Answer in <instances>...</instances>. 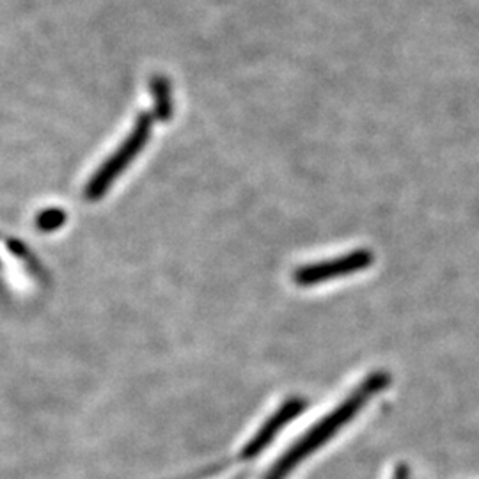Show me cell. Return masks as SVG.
Here are the masks:
<instances>
[{
	"label": "cell",
	"mask_w": 479,
	"mask_h": 479,
	"mask_svg": "<svg viewBox=\"0 0 479 479\" xmlns=\"http://www.w3.org/2000/svg\"><path fill=\"white\" fill-rule=\"evenodd\" d=\"M391 373L373 371L341 405L334 408L329 415L318 421L302 439H298L292 445V449H288L279 458V462L270 469L264 479L288 478L298 464H302L309 454L318 451L324 444L329 443L339 430H343L350 421H354V417L368 405L376 394L384 393L391 385Z\"/></svg>",
	"instance_id": "1"
},
{
	"label": "cell",
	"mask_w": 479,
	"mask_h": 479,
	"mask_svg": "<svg viewBox=\"0 0 479 479\" xmlns=\"http://www.w3.org/2000/svg\"><path fill=\"white\" fill-rule=\"evenodd\" d=\"M151 119L153 117L149 114H143L137 119V123H135L132 134L128 135V139L102 165V169L93 176V180L87 185V188H85L87 199H91V201L100 199L107 192V188L114 184V180L130 165V162L146 146L149 132H151V125H153Z\"/></svg>",
	"instance_id": "2"
},
{
	"label": "cell",
	"mask_w": 479,
	"mask_h": 479,
	"mask_svg": "<svg viewBox=\"0 0 479 479\" xmlns=\"http://www.w3.org/2000/svg\"><path fill=\"white\" fill-rule=\"evenodd\" d=\"M373 263H374V254L369 249H359L339 258L302 266L294 274V281L298 286H314L368 270Z\"/></svg>",
	"instance_id": "3"
},
{
	"label": "cell",
	"mask_w": 479,
	"mask_h": 479,
	"mask_svg": "<svg viewBox=\"0 0 479 479\" xmlns=\"http://www.w3.org/2000/svg\"><path fill=\"white\" fill-rule=\"evenodd\" d=\"M305 408V400L302 398H292L288 400L284 405L281 406L268 421L266 424L258 432V435L245 445L242 456L244 458H253L259 454L268 444L274 441V437L290 423L294 421L296 415L302 414V410Z\"/></svg>",
	"instance_id": "4"
},
{
	"label": "cell",
	"mask_w": 479,
	"mask_h": 479,
	"mask_svg": "<svg viewBox=\"0 0 479 479\" xmlns=\"http://www.w3.org/2000/svg\"><path fill=\"white\" fill-rule=\"evenodd\" d=\"M151 89L155 95V115L160 121H167L173 114V96L169 82L164 76H155L151 80Z\"/></svg>",
	"instance_id": "5"
},
{
	"label": "cell",
	"mask_w": 479,
	"mask_h": 479,
	"mask_svg": "<svg viewBox=\"0 0 479 479\" xmlns=\"http://www.w3.org/2000/svg\"><path fill=\"white\" fill-rule=\"evenodd\" d=\"M65 222H66V214H65V212L55 210V208H50V210L43 212V214L37 217L36 225L37 229H41V231H45V233H50V231L59 229Z\"/></svg>",
	"instance_id": "6"
},
{
	"label": "cell",
	"mask_w": 479,
	"mask_h": 479,
	"mask_svg": "<svg viewBox=\"0 0 479 479\" xmlns=\"http://www.w3.org/2000/svg\"><path fill=\"white\" fill-rule=\"evenodd\" d=\"M393 479H408V467L406 465H398L394 471V478Z\"/></svg>",
	"instance_id": "7"
}]
</instances>
